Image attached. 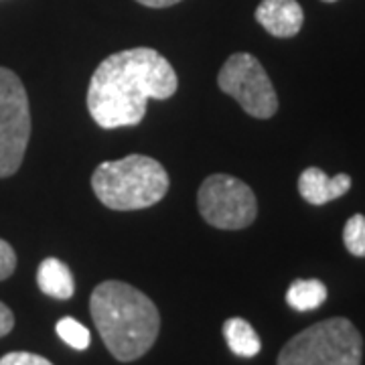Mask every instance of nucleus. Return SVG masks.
Returning <instances> with one entry per match:
<instances>
[{
    "label": "nucleus",
    "mask_w": 365,
    "mask_h": 365,
    "mask_svg": "<svg viewBox=\"0 0 365 365\" xmlns=\"http://www.w3.org/2000/svg\"><path fill=\"white\" fill-rule=\"evenodd\" d=\"M179 88L175 69L150 47L112 53L96 67L88 90V110L98 126L116 130L136 126L150 100H169Z\"/></svg>",
    "instance_id": "f257e3e1"
},
{
    "label": "nucleus",
    "mask_w": 365,
    "mask_h": 365,
    "mask_svg": "<svg viewBox=\"0 0 365 365\" xmlns=\"http://www.w3.org/2000/svg\"><path fill=\"white\" fill-rule=\"evenodd\" d=\"M90 311L108 351L122 364L143 357L157 341V304L126 282L106 280L98 284L91 292Z\"/></svg>",
    "instance_id": "f03ea898"
},
{
    "label": "nucleus",
    "mask_w": 365,
    "mask_h": 365,
    "mask_svg": "<svg viewBox=\"0 0 365 365\" xmlns=\"http://www.w3.org/2000/svg\"><path fill=\"white\" fill-rule=\"evenodd\" d=\"M169 185L165 167L144 155L106 160L91 175V189L96 197L114 211L153 207L167 195Z\"/></svg>",
    "instance_id": "7ed1b4c3"
},
{
    "label": "nucleus",
    "mask_w": 365,
    "mask_h": 365,
    "mask_svg": "<svg viewBox=\"0 0 365 365\" xmlns=\"http://www.w3.org/2000/svg\"><path fill=\"white\" fill-rule=\"evenodd\" d=\"M364 339L345 317H333L300 331L278 353L276 365H361Z\"/></svg>",
    "instance_id": "20e7f679"
},
{
    "label": "nucleus",
    "mask_w": 365,
    "mask_h": 365,
    "mask_svg": "<svg viewBox=\"0 0 365 365\" xmlns=\"http://www.w3.org/2000/svg\"><path fill=\"white\" fill-rule=\"evenodd\" d=\"M31 138V106L21 78L0 67V179L21 169Z\"/></svg>",
    "instance_id": "39448f33"
},
{
    "label": "nucleus",
    "mask_w": 365,
    "mask_h": 365,
    "mask_svg": "<svg viewBox=\"0 0 365 365\" xmlns=\"http://www.w3.org/2000/svg\"><path fill=\"white\" fill-rule=\"evenodd\" d=\"M197 205L203 220L217 230H244L258 215V201L248 185L230 175H211L201 182Z\"/></svg>",
    "instance_id": "423d86ee"
},
{
    "label": "nucleus",
    "mask_w": 365,
    "mask_h": 365,
    "mask_svg": "<svg viewBox=\"0 0 365 365\" xmlns=\"http://www.w3.org/2000/svg\"><path fill=\"white\" fill-rule=\"evenodd\" d=\"M217 86L252 118L268 120L278 112V96L272 81L260 61L250 53H234L223 63Z\"/></svg>",
    "instance_id": "0eeeda50"
},
{
    "label": "nucleus",
    "mask_w": 365,
    "mask_h": 365,
    "mask_svg": "<svg viewBox=\"0 0 365 365\" xmlns=\"http://www.w3.org/2000/svg\"><path fill=\"white\" fill-rule=\"evenodd\" d=\"M256 21L272 37L290 39L300 33L304 13L297 0H262L256 9Z\"/></svg>",
    "instance_id": "6e6552de"
},
{
    "label": "nucleus",
    "mask_w": 365,
    "mask_h": 365,
    "mask_svg": "<svg viewBox=\"0 0 365 365\" xmlns=\"http://www.w3.org/2000/svg\"><path fill=\"white\" fill-rule=\"evenodd\" d=\"M351 189V177L339 173L335 177H329L325 170L319 167H309L300 173L299 193L311 205H325L335 199L343 197Z\"/></svg>",
    "instance_id": "1a4fd4ad"
},
{
    "label": "nucleus",
    "mask_w": 365,
    "mask_h": 365,
    "mask_svg": "<svg viewBox=\"0 0 365 365\" xmlns=\"http://www.w3.org/2000/svg\"><path fill=\"white\" fill-rule=\"evenodd\" d=\"M37 284L43 294L59 300L71 299L76 292L73 274L57 258H45L41 262L39 270H37Z\"/></svg>",
    "instance_id": "9d476101"
},
{
    "label": "nucleus",
    "mask_w": 365,
    "mask_h": 365,
    "mask_svg": "<svg viewBox=\"0 0 365 365\" xmlns=\"http://www.w3.org/2000/svg\"><path fill=\"white\" fill-rule=\"evenodd\" d=\"M223 337L227 341V347L237 357H256L262 349V341L254 327L246 319L232 317L223 323Z\"/></svg>",
    "instance_id": "9b49d317"
},
{
    "label": "nucleus",
    "mask_w": 365,
    "mask_h": 365,
    "mask_svg": "<svg viewBox=\"0 0 365 365\" xmlns=\"http://www.w3.org/2000/svg\"><path fill=\"white\" fill-rule=\"evenodd\" d=\"M327 300V287L321 280H294L287 290V302L299 313H309L319 309Z\"/></svg>",
    "instance_id": "f8f14e48"
},
{
    "label": "nucleus",
    "mask_w": 365,
    "mask_h": 365,
    "mask_svg": "<svg viewBox=\"0 0 365 365\" xmlns=\"http://www.w3.org/2000/svg\"><path fill=\"white\" fill-rule=\"evenodd\" d=\"M55 331H57V335L61 337V341H66L69 347H73V349H78V351H83V349L90 347V331L81 325L79 321L71 319V317L59 319L57 325H55Z\"/></svg>",
    "instance_id": "ddd939ff"
},
{
    "label": "nucleus",
    "mask_w": 365,
    "mask_h": 365,
    "mask_svg": "<svg viewBox=\"0 0 365 365\" xmlns=\"http://www.w3.org/2000/svg\"><path fill=\"white\" fill-rule=\"evenodd\" d=\"M343 244L349 254L365 258V215L355 213L343 227Z\"/></svg>",
    "instance_id": "4468645a"
},
{
    "label": "nucleus",
    "mask_w": 365,
    "mask_h": 365,
    "mask_svg": "<svg viewBox=\"0 0 365 365\" xmlns=\"http://www.w3.org/2000/svg\"><path fill=\"white\" fill-rule=\"evenodd\" d=\"M0 365H53L49 359L41 357L37 353L13 351L0 357Z\"/></svg>",
    "instance_id": "2eb2a0df"
},
{
    "label": "nucleus",
    "mask_w": 365,
    "mask_h": 365,
    "mask_svg": "<svg viewBox=\"0 0 365 365\" xmlns=\"http://www.w3.org/2000/svg\"><path fill=\"white\" fill-rule=\"evenodd\" d=\"M16 268V254L13 246L4 240H0V280H6Z\"/></svg>",
    "instance_id": "dca6fc26"
},
{
    "label": "nucleus",
    "mask_w": 365,
    "mask_h": 365,
    "mask_svg": "<svg viewBox=\"0 0 365 365\" xmlns=\"http://www.w3.org/2000/svg\"><path fill=\"white\" fill-rule=\"evenodd\" d=\"M14 327V314L13 311L0 300V337L9 335L13 331Z\"/></svg>",
    "instance_id": "f3484780"
},
{
    "label": "nucleus",
    "mask_w": 365,
    "mask_h": 365,
    "mask_svg": "<svg viewBox=\"0 0 365 365\" xmlns=\"http://www.w3.org/2000/svg\"><path fill=\"white\" fill-rule=\"evenodd\" d=\"M136 2H140L144 6H150V9H167V6L181 2V0H136Z\"/></svg>",
    "instance_id": "a211bd4d"
},
{
    "label": "nucleus",
    "mask_w": 365,
    "mask_h": 365,
    "mask_svg": "<svg viewBox=\"0 0 365 365\" xmlns=\"http://www.w3.org/2000/svg\"><path fill=\"white\" fill-rule=\"evenodd\" d=\"M323 2H337V0H323Z\"/></svg>",
    "instance_id": "6ab92c4d"
}]
</instances>
